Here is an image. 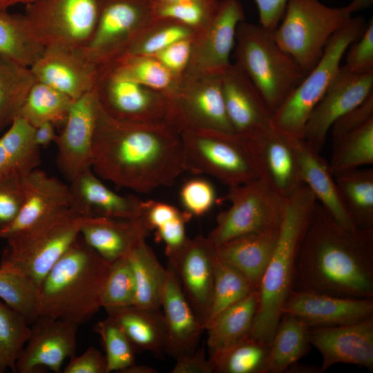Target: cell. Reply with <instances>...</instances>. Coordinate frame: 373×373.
Masks as SVG:
<instances>
[{
    "label": "cell",
    "instance_id": "obj_1",
    "mask_svg": "<svg viewBox=\"0 0 373 373\" xmlns=\"http://www.w3.org/2000/svg\"><path fill=\"white\" fill-rule=\"evenodd\" d=\"M91 169L99 178L137 193L170 186L184 171L180 132L166 123L116 119L98 101Z\"/></svg>",
    "mask_w": 373,
    "mask_h": 373
},
{
    "label": "cell",
    "instance_id": "obj_2",
    "mask_svg": "<svg viewBox=\"0 0 373 373\" xmlns=\"http://www.w3.org/2000/svg\"><path fill=\"white\" fill-rule=\"evenodd\" d=\"M291 290L373 298V229H347L317 202L297 252Z\"/></svg>",
    "mask_w": 373,
    "mask_h": 373
},
{
    "label": "cell",
    "instance_id": "obj_3",
    "mask_svg": "<svg viewBox=\"0 0 373 373\" xmlns=\"http://www.w3.org/2000/svg\"><path fill=\"white\" fill-rule=\"evenodd\" d=\"M111 266L79 234L39 287V317L78 326L88 321L102 308V291Z\"/></svg>",
    "mask_w": 373,
    "mask_h": 373
},
{
    "label": "cell",
    "instance_id": "obj_4",
    "mask_svg": "<svg viewBox=\"0 0 373 373\" xmlns=\"http://www.w3.org/2000/svg\"><path fill=\"white\" fill-rule=\"evenodd\" d=\"M317 203L303 186L285 199L277 241L261 278L258 303L249 336L269 344L291 290L294 265L300 241Z\"/></svg>",
    "mask_w": 373,
    "mask_h": 373
},
{
    "label": "cell",
    "instance_id": "obj_5",
    "mask_svg": "<svg viewBox=\"0 0 373 373\" xmlns=\"http://www.w3.org/2000/svg\"><path fill=\"white\" fill-rule=\"evenodd\" d=\"M233 56L272 114L305 76L277 44L273 32L260 24H238Z\"/></svg>",
    "mask_w": 373,
    "mask_h": 373
},
{
    "label": "cell",
    "instance_id": "obj_6",
    "mask_svg": "<svg viewBox=\"0 0 373 373\" xmlns=\"http://www.w3.org/2000/svg\"><path fill=\"white\" fill-rule=\"evenodd\" d=\"M85 218L65 208L9 237L0 267L21 274L39 289L50 269L80 234Z\"/></svg>",
    "mask_w": 373,
    "mask_h": 373
},
{
    "label": "cell",
    "instance_id": "obj_7",
    "mask_svg": "<svg viewBox=\"0 0 373 373\" xmlns=\"http://www.w3.org/2000/svg\"><path fill=\"white\" fill-rule=\"evenodd\" d=\"M366 26L363 17H352L331 37L318 63L273 113L274 128L287 136L303 138L312 111L336 75L347 48L360 37Z\"/></svg>",
    "mask_w": 373,
    "mask_h": 373
},
{
    "label": "cell",
    "instance_id": "obj_8",
    "mask_svg": "<svg viewBox=\"0 0 373 373\" xmlns=\"http://www.w3.org/2000/svg\"><path fill=\"white\" fill-rule=\"evenodd\" d=\"M351 17L345 6L330 7L319 0H288L273 35L306 75L318 63L331 37Z\"/></svg>",
    "mask_w": 373,
    "mask_h": 373
},
{
    "label": "cell",
    "instance_id": "obj_9",
    "mask_svg": "<svg viewBox=\"0 0 373 373\" xmlns=\"http://www.w3.org/2000/svg\"><path fill=\"white\" fill-rule=\"evenodd\" d=\"M180 138L184 171L210 175L229 187L258 178L247 142L235 133L187 128Z\"/></svg>",
    "mask_w": 373,
    "mask_h": 373
},
{
    "label": "cell",
    "instance_id": "obj_10",
    "mask_svg": "<svg viewBox=\"0 0 373 373\" xmlns=\"http://www.w3.org/2000/svg\"><path fill=\"white\" fill-rule=\"evenodd\" d=\"M229 207L220 212L207 238L214 247L235 238L280 227L285 200L260 179L229 187Z\"/></svg>",
    "mask_w": 373,
    "mask_h": 373
},
{
    "label": "cell",
    "instance_id": "obj_11",
    "mask_svg": "<svg viewBox=\"0 0 373 373\" xmlns=\"http://www.w3.org/2000/svg\"><path fill=\"white\" fill-rule=\"evenodd\" d=\"M102 108L111 116L142 123H166L180 133L183 127L172 97L107 69L99 68L95 88Z\"/></svg>",
    "mask_w": 373,
    "mask_h": 373
},
{
    "label": "cell",
    "instance_id": "obj_12",
    "mask_svg": "<svg viewBox=\"0 0 373 373\" xmlns=\"http://www.w3.org/2000/svg\"><path fill=\"white\" fill-rule=\"evenodd\" d=\"M99 0H34L26 6L30 30L44 47L86 48L98 21Z\"/></svg>",
    "mask_w": 373,
    "mask_h": 373
},
{
    "label": "cell",
    "instance_id": "obj_13",
    "mask_svg": "<svg viewBox=\"0 0 373 373\" xmlns=\"http://www.w3.org/2000/svg\"><path fill=\"white\" fill-rule=\"evenodd\" d=\"M154 19L151 0H99L96 28L85 48L88 57L98 68L111 64Z\"/></svg>",
    "mask_w": 373,
    "mask_h": 373
},
{
    "label": "cell",
    "instance_id": "obj_14",
    "mask_svg": "<svg viewBox=\"0 0 373 373\" xmlns=\"http://www.w3.org/2000/svg\"><path fill=\"white\" fill-rule=\"evenodd\" d=\"M243 21L245 12L239 0H220L211 21L194 36L190 61L182 77L222 74L231 64L237 27Z\"/></svg>",
    "mask_w": 373,
    "mask_h": 373
},
{
    "label": "cell",
    "instance_id": "obj_15",
    "mask_svg": "<svg viewBox=\"0 0 373 373\" xmlns=\"http://www.w3.org/2000/svg\"><path fill=\"white\" fill-rule=\"evenodd\" d=\"M373 93V72L356 74L341 66L325 94L312 111L303 139L321 153L332 124Z\"/></svg>",
    "mask_w": 373,
    "mask_h": 373
},
{
    "label": "cell",
    "instance_id": "obj_16",
    "mask_svg": "<svg viewBox=\"0 0 373 373\" xmlns=\"http://www.w3.org/2000/svg\"><path fill=\"white\" fill-rule=\"evenodd\" d=\"M172 99L183 130L199 128L234 133L225 108L222 74L182 77Z\"/></svg>",
    "mask_w": 373,
    "mask_h": 373
},
{
    "label": "cell",
    "instance_id": "obj_17",
    "mask_svg": "<svg viewBox=\"0 0 373 373\" xmlns=\"http://www.w3.org/2000/svg\"><path fill=\"white\" fill-rule=\"evenodd\" d=\"M36 80L76 99L95 89L98 68L85 48L53 45L44 48L30 66Z\"/></svg>",
    "mask_w": 373,
    "mask_h": 373
},
{
    "label": "cell",
    "instance_id": "obj_18",
    "mask_svg": "<svg viewBox=\"0 0 373 373\" xmlns=\"http://www.w3.org/2000/svg\"><path fill=\"white\" fill-rule=\"evenodd\" d=\"M97 103L95 89L74 99L62 131L55 142L57 167L69 182L91 169Z\"/></svg>",
    "mask_w": 373,
    "mask_h": 373
},
{
    "label": "cell",
    "instance_id": "obj_19",
    "mask_svg": "<svg viewBox=\"0 0 373 373\" xmlns=\"http://www.w3.org/2000/svg\"><path fill=\"white\" fill-rule=\"evenodd\" d=\"M16 363L18 373L44 369L60 372L64 361L75 354L78 325L64 320L39 317Z\"/></svg>",
    "mask_w": 373,
    "mask_h": 373
},
{
    "label": "cell",
    "instance_id": "obj_20",
    "mask_svg": "<svg viewBox=\"0 0 373 373\" xmlns=\"http://www.w3.org/2000/svg\"><path fill=\"white\" fill-rule=\"evenodd\" d=\"M308 339L322 355L321 373L338 363L373 370V316L344 325L309 327Z\"/></svg>",
    "mask_w": 373,
    "mask_h": 373
},
{
    "label": "cell",
    "instance_id": "obj_21",
    "mask_svg": "<svg viewBox=\"0 0 373 373\" xmlns=\"http://www.w3.org/2000/svg\"><path fill=\"white\" fill-rule=\"evenodd\" d=\"M222 89L227 114L236 135L251 141L274 127L272 113L236 64H231L222 74Z\"/></svg>",
    "mask_w": 373,
    "mask_h": 373
},
{
    "label": "cell",
    "instance_id": "obj_22",
    "mask_svg": "<svg viewBox=\"0 0 373 373\" xmlns=\"http://www.w3.org/2000/svg\"><path fill=\"white\" fill-rule=\"evenodd\" d=\"M247 142L258 178L275 193L285 200L305 186L288 136L273 127Z\"/></svg>",
    "mask_w": 373,
    "mask_h": 373
},
{
    "label": "cell",
    "instance_id": "obj_23",
    "mask_svg": "<svg viewBox=\"0 0 373 373\" xmlns=\"http://www.w3.org/2000/svg\"><path fill=\"white\" fill-rule=\"evenodd\" d=\"M215 248L207 237L188 238L182 248L168 258L187 300L200 321H207L213 285Z\"/></svg>",
    "mask_w": 373,
    "mask_h": 373
},
{
    "label": "cell",
    "instance_id": "obj_24",
    "mask_svg": "<svg viewBox=\"0 0 373 373\" xmlns=\"http://www.w3.org/2000/svg\"><path fill=\"white\" fill-rule=\"evenodd\" d=\"M282 313L293 315L309 327L354 323L373 316V298H342L291 290Z\"/></svg>",
    "mask_w": 373,
    "mask_h": 373
},
{
    "label": "cell",
    "instance_id": "obj_25",
    "mask_svg": "<svg viewBox=\"0 0 373 373\" xmlns=\"http://www.w3.org/2000/svg\"><path fill=\"white\" fill-rule=\"evenodd\" d=\"M161 308L166 332L165 352L175 358L193 352L205 328L187 300L177 274L169 264L166 266Z\"/></svg>",
    "mask_w": 373,
    "mask_h": 373
},
{
    "label": "cell",
    "instance_id": "obj_26",
    "mask_svg": "<svg viewBox=\"0 0 373 373\" xmlns=\"http://www.w3.org/2000/svg\"><path fill=\"white\" fill-rule=\"evenodd\" d=\"M69 183L70 208L83 217L142 218L144 200L112 191L92 169L82 172Z\"/></svg>",
    "mask_w": 373,
    "mask_h": 373
},
{
    "label": "cell",
    "instance_id": "obj_27",
    "mask_svg": "<svg viewBox=\"0 0 373 373\" xmlns=\"http://www.w3.org/2000/svg\"><path fill=\"white\" fill-rule=\"evenodd\" d=\"M24 201L15 220L0 231V238L26 230L55 213L70 208L69 185L46 172L35 169L22 178Z\"/></svg>",
    "mask_w": 373,
    "mask_h": 373
},
{
    "label": "cell",
    "instance_id": "obj_28",
    "mask_svg": "<svg viewBox=\"0 0 373 373\" xmlns=\"http://www.w3.org/2000/svg\"><path fill=\"white\" fill-rule=\"evenodd\" d=\"M289 138L304 185L341 226L351 230L356 229L343 202L329 162L303 138Z\"/></svg>",
    "mask_w": 373,
    "mask_h": 373
},
{
    "label": "cell",
    "instance_id": "obj_29",
    "mask_svg": "<svg viewBox=\"0 0 373 373\" xmlns=\"http://www.w3.org/2000/svg\"><path fill=\"white\" fill-rule=\"evenodd\" d=\"M151 231L144 218H85L80 235L102 258L112 264L127 256Z\"/></svg>",
    "mask_w": 373,
    "mask_h": 373
},
{
    "label": "cell",
    "instance_id": "obj_30",
    "mask_svg": "<svg viewBox=\"0 0 373 373\" xmlns=\"http://www.w3.org/2000/svg\"><path fill=\"white\" fill-rule=\"evenodd\" d=\"M279 229L231 239L214 247L216 254L240 271L258 289L274 251Z\"/></svg>",
    "mask_w": 373,
    "mask_h": 373
},
{
    "label": "cell",
    "instance_id": "obj_31",
    "mask_svg": "<svg viewBox=\"0 0 373 373\" xmlns=\"http://www.w3.org/2000/svg\"><path fill=\"white\" fill-rule=\"evenodd\" d=\"M40 163V147L34 140V127L17 116L0 137V181L22 178Z\"/></svg>",
    "mask_w": 373,
    "mask_h": 373
},
{
    "label": "cell",
    "instance_id": "obj_32",
    "mask_svg": "<svg viewBox=\"0 0 373 373\" xmlns=\"http://www.w3.org/2000/svg\"><path fill=\"white\" fill-rule=\"evenodd\" d=\"M128 338L136 350L165 351L166 332L162 312L135 305L105 309Z\"/></svg>",
    "mask_w": 373,
    "mask_h": 373
},
{
    "label": "cell",
    "instance_id": "obj_33",
    "mask_svg": "<svg viewBox=\"0 0 373 373\" xmlns=\"http://www.w3.org/2000/svg\"><path fill=\"white\" fill-rule=\"evenodd\" d=\"M258 303V289L220 312L206 327L209 356L249 336Z\"/></svg>",
    "mask_w": 373,
    "mask_h": 373
},
{
    "label": "cell",
    "instance_id": "obj_34",
    "mask_svg": "<svg viewBox=\"0 0 373 373\" xmlns=\"http://www.w3.org/2000/svg\"><path fill=\"white\" fill-rule=\"evenodd\" d=\"M309 327L298 318L283 313L269 345L263 373L287 372L310 350Z\"/></svg>",
    "mask_w": 373,
    "mask_h": 373
},
{
    "label": "cell",
    "instance_id": "obj_35",
    "mask_svg": "<svg viewBox=\"0 0 373 373\" xmlns=\"http://www.w3.org/2000/svg\"><path fill=\"white\" fill-rule=\"evenodd\" d=\"M128 258L135 283L133 305L149 309H160L166 267H164L158 260L146 239L130 251Z\"/></svg>",
    "mask_w": 373,
    "mask_h": 373
},
{
    "label": "cell",
    "instance_id": "obj_36",
    "mask_svg": "<svg viewBox=\"0 0 373 373\" xmlns=\"http://www.w3.org/2000/svg\"><path fill=\"white\" fill-rule=\"evenodd\" d=\"M36 81L30 67L0 53V132L18 115Z\"/></svg>",
    "mask_w": 373,
    "mask_h": 373
},
{
    "label": "cell",
    "instance_id": "obj_37",
    "mask_svg": "<svg viewBox=\"0 0 373 373\" xmlns=\"http://www.w3.org/2000/svg\"><path fill=\"white\" fill-rule=\"evenodd\" d=\"M335 180L356 227L373 229V169L346 171L336 175Z\"/></svg>",
    "mask_w": 373,
    "mask_h": 373
},
{
    "label": "cell",
    "instance_id": "obj_38",
    "mask_svg": "<svg viewBox=\"0 0 373 373\" xmlns=\"http://www.w3.org/2000/svg\"><path fill=\"white\" fill-rule=\"evenodd\" d=\"M117 74L171 97L181 79L173 75L152 55L124 54L111 64L99 68Z\"/></svg>",
    "mask_w": 373,
    "mask_h": 373
},
{
    "label": "cell",
    "instance_id": "obj_39",
    "mask_svg": "<svg viewBox=\"0 0 373 373\" xmlns=\"http://www.w3.org/2000/svg\"><path fill=\"white\" fill-rule=\"evenodd\" d=\"M44 46L33 36L24 15L0 9V53L30 67Z\"/></svg>",
    "mask_w": 373,
    "mask_h": 373
},
{
    "label": "cell",
    "instance_id": "obj_40",
    "mask_svg": "<svg viewBox=\"0 0 373 373\" xmlns=\"http://www.w3.org/2000/svg\"><path fill=\"white\" fill-rule=\"evenodd\" d=\"M74 99L55 88L36 81L18 115L33 127L50 122L64 126Z\"/></svg>",
    "mask_w": 373,
    "mask_h": 373
},
{
    "label": "cell",
    "instance_id": "obj_41",
    "mask_svg": "<svg viewBox=\"0 0 373 373\" xmlns=\"http://www.w3.org/2000/svg\"><path fill=\"white\" fill-rule=\"evenodd\" d=\"M213 271V291L205 329L220 312L258 289L240 271L220 258L216 252Z\"/></svg>",
    "mask_w": 373,
    "mask_h": 373
},
{
    "label": "cell",
    "instance_id": "obj_42",
    "mask_svg": "<svg viewBox=\"0 0 373 373\" xmlns=\"http://www.w3.org/2000/svg\"><path fill=\"white\" fill-rule=\"evenodd\" d=\"M330 169L334 176L373 164V119L332 140Z\"/></svg>",
    "mask_w": 373,
    "mask_h": 373
},
{
    "label": "cell",
    "instance_id": "obj_43",
    "mask_svg": "<svg viewBox=\"0 0 373 373\" xmlns=\"http://www.w3.org/2000/svg\"><path fill=\"white\" fill-rule=\"evenodd\" d=\"M269 345L247 336L209 359L213 372L263 373Z\"/></svg>",
    "mask_w": 373,
    "mask_h": 373
},
{
    "label": "cell",
    "instance_id": "obj_44",
    "mask_svg": "<svg viewBox=\"0 0 373 373\" xmlns=\"http://www.w3.org/2000/svg\"><path fill=\"white\" fill-rule=\"evenodd\" d=\"M29 325L21 314L0 301V373L16 372L17 359L31 334Z\"/></svg>",
    "mask_w": 373,
    "mask_h": 373
},
{
    "label": "cell",
    "instance_id": "obj_45",
    "mask_svg": "<svg viewBox=\"0 0 373 373\" xmlns=\"http://www.w3.org/2000/svg\"><path fill=\"white\" fill-rule=\"evenodd\" d=\"M0 298L30 324L39 316V288L21 274L1 267Z\"/></svg>",
    "mask_w": 373,
    "mask_h": 373
},
{
    "label": "cell",
    "instance_id": "obj_46",
    "mask_svg": "<svg viewBox=\"0 0 373 373\" xmlns=\"http://www.w3.org/2000/svg\"><path fill=\"white\" fill-rule=\"evenodd\" d=\"M195 35L193 30L177 21L155 18L134 39L125 54L153 55L177 41Z\"/></svg>",
    "mask_w": 373,
    "mask_h": 373
},
{
    "label": "cell",
    "instance_id": "obj_47",
    "mask_svg": "<svg viewBox=\"0 0 373 373\" xmlns=\"http://www.w3.org/2000/svg\"><path fill=\"white\" fill-rule=\"evenodd\" d=\"M220 0H173L153 3L155 18L177 21L193 30H202L215 15Z\"/></svg>",
    "mask_w": 373,
    "mask_h": 373
},
{
    "label": "cell",
    "instance_id": "obj_48",
    "mask_svg": "<svg viewBox=\"0 0 373 373\" xmlns=\"http://www.w3.org/2000/svg\"><path fill=\"white\" fill-rule=\"evenodd\" d=\"M94 329L104 348L107 373H121L135 363V348L113 320L107 316L97 322Z\"/></svg>",
    "mask_w": 373,
    "mask_h": 373
},
{
    "label": "cell",
    "instance_id": "obj_49",
    "mask_svg": "<svg viewBox=\"0 0 373 373\" xmlns=\"http://www.w3.org/2000/svg\"><path fill=\"white\" fill-rule=\"evenodd\" d=\"M135 283L128 255L111 264L101 296L102 308L133 305Z\"/></svg>",
    "mask_w": 373,
    "mask_h": 373
},
{
    "label": "cell",
    "instance_id": "obj_50",
    "mask_svg": "<svg viewBox=\"0 0 373 373\" xmlns=\"http://www.w3.org/2000/svg\"><path fill=\"white\" fill-rule=\"evenodd\" d=\"M180 200L184 211L192 217H200L209 212L216 200L213 184L204 178L186 180L180 190Z\"/></svg>",
    "mask_w": 373,
    "mask_h": 373
},
{
    "label": "cell",
    "instance_id": "obj_51",
    "mask_svg": "<svg viewBox=\"0 0 373 373\" xmlns=\"http://www.w3.org/2000/svg\"><path fill=\"white\" fill-rule=\"evenodd\" d=\"M345 63L350 71L356 74L373 72V20L367 23L365 30L347 48Z\"/></svg>",
    "mask_w": 373,
    "mask_h": 373
},
{
    "label": "cell",
    "instance_id": "obj_52",
    "mask_svg": "<svg viewBox=\"0 0 373 373\" xmlns=\"http://www.w3.org/2000/svg\"><path fill=\"white\" fill-rule=\"evenodd\" d=\"M22 178L0 181V231L15 220L22 208L24 201Z\"/></svg>",
    "mask_w": 373,
    "mask_h": 373
},
{
    "label": "cell",
    "instance_id": "obj_53",
    "mask_svg": "<svg viewBox=\"0 0 373 373\" xmlns=\"http://www.w3.org/2000/svg\"><path fill=\"white\" fill-rule=\"evenodd\" d=\"M191 218L190 214L184 211L180 216L164 222L155 229L157 241L165 245L167 258L173 256L188 239L186 224Z\"/></svg>",
    "mask_w": 373,
    "mask_h": 373
},
{
    "label": "cell",
    "instance_id": "obj_54",
    "mask_svg": "<svg viewBox=\"0 0 373 373\" xmlns=\"http://www.w3.org/2000/svg\"><path fill=\"white\" fill-rule=\"evenodd\" d=\"M193 38L178 40L152 56L173 75L182 79L190 61Z\"/></svg>",
    "mask_w": 373,
    "mask_h": 373
},
{
    "label": "cell",
    "instance_id": "obj_55",
    "mask_svg": "<svg viewBox=\"0 0 373 373\" xmlns=\"http://www.w3.org/2000/svg\"><path fill=\"white\" fill-rule=\"evenodd\" d=\"M371 119H373V93L332 124L329 131L332 140L361 127Z\"/></svg>",
    "mask_w": 373,
    "mask_h": 373
},
{
    "label": "cell",
    "instance_id": "obj_56",
    "mask_svg": "<svg viewBox=\"0 0 373 373\" xmlns=\"http://www.w3.org/2000/svg\"><path fill=\"white\" fill-rule=\"evenodd\" d=\"M64 373H107L105 355L94 346L79 356L74 355L63 370Z\"/></svg>",
    "mask_w": 373,
    "mask_h": 373
},
{
    "label": "cell",
    "instance_id": "obj_57",
    "mask_svg": "<svg viewBox=\"0 0 373 373\" xmlns=\"http://www.w3.org/2000/svg\"><path fill=\"white\" fill-rule=\"evenodd\" d=\"M171 370L172 373H213L204 347H197L192 353L180 356Z\"/></svg>",
    "mask_w": 373,
    "mask_h": 373
},
{
    "label": "cell",
    "instance_id": "obj_58",
    "mask_svg": "<svg viewBox=\"0 0 373 373\" xmlns=\"http://www.w3.org/2000/svg\"><path fill=\"white\" fill-rule=\"evenodd\" d=\"M258 10L259 24L274 32L278 26L288 0H254Z\"/></svg>",
    "mask_w": 373,
    "mask_h": 373
},
{
    "label": "cell",
    "instance_id": "obj_59",
    "mask_svg": "<svg viewBox=\"0 0 373 373\" xmlns=\"http://www.w3.org/2000/svg\"><path fill=\"white\" fill-rule=\"evenodd\" d=\"M57 137L55 126L50 122H44L34 127V140L40 148L55 142Z\"/></svg>",
    "mask_w": 373,
    "mask_h": 373
},
{
    "label": "cell",
    "instance_id": "obj_60",
    "mask_svg": "<svg viewBox=\"0 0 373 373\" xmlns=\"http://www.w3.org/2000/svg\"><path fill=\"white\" fill-rule=\"evenodd\" d=\"M373 3V0H352L345 6L346 10L350 13L364 10L370 8Z\"/></svg>",
    "mask_w": 373,
    "mask_h": 373
},
{
    "label": "cell",
    "instance_id": "obj_61",
    "mask_svg": "<svg viewBox=\"0 0 373 373\" xmlns=\"http://www.w3.org/2000/svg\"><path fill=\"white\" fill-rule=\"evenodd\" d=\"M157 372V370L151 366L142 364L137 365L135 363L121 373H156Z\"/></svg>",
    "mask_w": 373,
    "mask_h": 373
},
{
    "label": "cell",
    "instance_id": "obj_62",
    "mask_svg": "<svg viewBox=\"0 0 373 373\" xmlns=\"http://www.w3.org/2000/svg\"><path fill=\"white\" fill-rule=\"evenodd\" d=\"M289 370H291L289 372L321 373L320 367L303 364L298 365L297 363L290 366L287 372Z\"/></svg>",
    "mask_w": 373,
    "mask_h": 373
},
{
    "label": "cell",
    "instance_id": "obj_63",
    "mask_svg": "<svg viewBox=\"0 0 373 373\" xmlns=\"http://www.w3.org/2000/svg\"><path fill=\"white\" fill-rule=\"evenodd\" d=\"M33 1L34 0H0V9L8 10L9 8L17 4H24L26 6Z\"/></svg>",
    "mask_w": 373,
    "mask_h": 373
},
{
    "label": "cell",
    "instance_id": "obj_64",
    "mask_svg": "<svg viewBox=\"0 0 373 373\" xmlns=\"http://www.w3.org/2000/svg\"><path fill=\"white\" fill-rule=\"evenodd\" d=\"M153 3L155 2H161V1H173V0H151Z\"/></svg>",
    "mask_w": 373,
    "mask_h": 373
}]
</instances>
